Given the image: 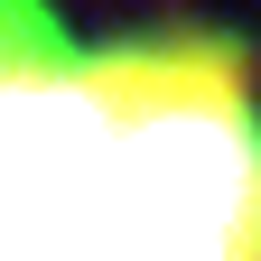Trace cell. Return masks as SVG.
Returning a JSON list of instances; mask_svg holds the SVG:
<instances>
[{"label": "cell", "instance_id": "1", "mask_svg": "<svg viewBox=\"0 0 261 261\" xmlns=\"http://www.w3.org/2000/svg\"><path fill=\"white\" fill-rule=\"evenodd\" d=\"M0 261H261L252 38L0 0Z\"/></svg>", "mask_w": 261, "mask_h": 261}]
</instances>
